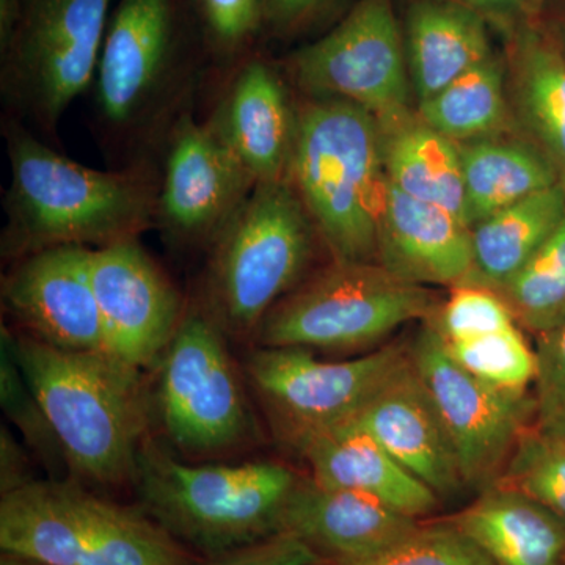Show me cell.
Listing matches in <instances>:
<instances>
[{
    "mask_svg": "<svg viewBox=\"0 0 565 565\" xmlns=\"http://www.w3.org/2000/svg\"><path fill=\"white\" fill-rule=\"evenodd\" d=\"M88 270L107 352L134 370L166 351L180 327V294L137 239L90 248Z\"/></svg>",
    "mask_w": 565,
    "mask_h": 565,
    "instance_id": "15",
    "label": "cell"
},
{
    "mask_svg": "<svg viewBox=\"0 0 565 565\" xmlns=\"http://www.w3.org/2000/svg\"><path fill=\"white\" fill-rule=\"evenodd\" d=\"M497 292L535 337L565 321V212L533 258Z\"/></svg>",
    "mask_w": 565,
    "mask_h": 565,
    "instance_id": "29",
    "label": "cell"
},
{
    "mask_svg": "<svg viewBox=\"0 0 565 565\" xmlns=\"http://www.w3.org/2000/svg\"><path fill=\"white\" fill-rule=\"evenodd\" d=\"M11 180L3 196L6 250L104 247L136 239L156 218L159 180L148 166L98 170L52 150L10 117L3 121Z\"/></svg>",
    "mask_w": 565,
    "mask_h": 565,
    "instance_id": "1",
    "label": "cell"
},
{
    "mask_svg": "<svg viewBox=\"0 0 565 565\" xmlns=\"http://www.w3.org/2000/svg\"><path fill=\"white\" fill-rule=\"evenodd\" d=\"M377 263L415 285L455 288L473 275L471 226L452 212L414 199L388 181L379 225Z\"/></svg>",
    "mask_w": 565,
    "mask_h": 565,
    "instance_id": "20",
    "label": "cell"
},
{
    "mask_svg": "<svg viewBox=\"0 0 565 565\" xmlns=\"http://www.w3.org/2000/svg\"><path fill=\"white\" fill-rule=\"evenodd\" d=\"M404 41L418 104L494 54L489 20L451 0H414L405 14Z\"/></svg>",
    "mask_w": 565,
    "mask_h": 565,
    "instance_id": "24",
    "label": "cell"
},
{
    "mask_svg": "<svg viewBox=\"0 0 565 565\" xmlns=\"http://www.w3.org/2000/svg\"><path fill=\"white\" fill-rule=\"evenodd\" d=\"M319 557L294 535L278 533L255 544L211 556L203 565H315Z\"/></svg>",
    "mask_w": 565,
    "mask_h": 565,
    "instance_id": "36",
    "label": "cell"
},
{
    "mask_svg": "<svg viewBox=\"0 0 565 565\" xmlns=\"http://www.w3.org/2000/svg\"><path fill=\"white\" fill-rule=\"evenodd\" d=\"M520 326L470 340L446 343V351L479 381L509 393H526L534 385L535 351Z\"/></svg>",
    "mask_w": 565,
    "mask_h": 565,
    "instance_id": "30",
    "label": "cell"
},
{
    "mask_svg": "<svg viewBox=\"0 0 565 565\" xmlns=\"http://www.w3.org/2000/svg\"><path fill=\"white\" fill-rule=\"evenodd\" d=\"M207 122L256 184L291 178L297 107L269 62L243 63Z\"/></svg>",
    "mask_w": 565,
    "mask_h": 565,
    "instance_id": "18",
    "label": "cell"
},
{
    "mask_svg": "<svg viewBox=\"0 0 565 565\" xmlns=\"http://www.w3.org/2000/svg\"><path fill=\"white\" fill-rule=\"evenodd\" d=\"M470 226L559 184L548 159L520 134L457 143Z\"/></svg>",
    "mask_w": 565,
    "mask_h": 565,
    "instance_id": "26",
    "label": "cell"
},
{
    "mask_svg": "<svg viewBox=\"0 0 565 565\" xmlns=\"http://www.w3.org/2000/svg\"><path fill=\"white\" fill-rule=\"evenodd\" d=\"M136 478L148 515L207 557L278 534L299 479L275 462H181L151 441L141 446Z\"/></svg>",
    "mask_w": 565,
    "mask_h": 565,
    "instance_id": "5",
    "label": "cell"
},
{
    "mask_svg": "<svg viewBox=\"0 0 565 565\" xmlns=\"http://www.w3.org/2000/svg\"><path fill=\"white\" fill-rule=\"evenodd\" d=\"M291 441L319 484L366 494L415 520L433 514L440 503L429 487L351 419Z\"/></svg>",
    "mask_w": 565,
    "mask_h": 565,
    "instance_id": "21",
    "label": "cell"
},
{
    "mask_svg": "<svg viewBox=\"0 0 565 565\" xmlns=\"http://www.w3.org/2000/svg\"><path fill=\"white\" fill-rule=\"evenodd\" d=\"M0 565H40V564L35 563V561L28 559V557L11 555V553H3L2 561H0Z\"/></svg>",
    "mask_w": 565,
    "mask_h": 565,
    "instance_id": "40",
    "label": "cell"
},
{
    "mask_svg": "<svg viewBox=\"0 0 565 565\" xmlns=\"http://www.w3.org/2000/svg\"><path fill=\"white\" fill-rule=\"evenodd\" d=\"M88 253L90 247L58 245L22 256L3 278V303L43 343L109 355Z\"/></svg>",
    "mask_w": 565,
    "mask_h": 565,
    "instance_id": "16",
    "label": "cell"
},
{
    "mask_svg": "<svg viewBox=\"0 0 565 565\" xmlns=\"http://www.w3.org/2000/svg\"><path fill=\"white\" fill-rule=\"evenodd\" d=\"M182 0H118L96 68V120L110 143L147 158L166 145L192 85Z\"/></svg>",
    "mask_w": 565,
    "mask_h": 565,
    "instance_id": "4",
    "label": "cell"
},
{
    "mask_svg": "<svg viewBox=\"0 0 565 565\" xmlns=\"http://www.w3.org/2000/svg\"><path fill=\"white\" fill-rule=\"evenodd\" d=\"M0 546L40 565H195L150 516L73 482L31 481L2 493Z\"/></svg>",
    "mask_w": 565,
    "mask_h": 565,
    "instance_id": "6",
    "label": "cell"
},
{
    "mask_svg": "<svg viewBox=\"0 0 565 565\" xmlns=\"http://www.w3.org/2000/svg\"><path fill=\"white\" fill-rule=\"evenodd\" d=\"M222 332L206 311L192 310L163 351L159 412L173 444L192 455L232 449L252 430Z\"/></svg>",
    "mask_w": 565,
    "mask_h": 565,
    "instance_id": "11",
    "label": "cell"
},
{
    "mask_svg": "<svg viewBox=\"0 0 565 565\" xmlns=\"http://www.w3.org/2000/svg\"><path fill=\"white\" fill-rule=\"evenodd\" d=\"M424 323L446 343L470 340L519 326L500 294L470 281L449 288L448 297L437 305Z\"/></svg>",
    "mask_w": 565,
    "mask_h": 565,
    "instance_id": "33",
    "label": "cell"
},
{
    "mask_svg": "<svg viewBox=\"0 0 565 565\" xmlns=\"http://www.w3.org/2000/svg\"><path fill=\"white\" fill-rule=\"evenodd\" d=\"M207 43L236 54L264 28L263 0H195Z\"/></svg>",
    "mask_w": 565,
    "mask_h": 565,
    "instance_id": "35",
    "label": "cell"
},
{
    "mask_svg": "<svg viewBox=\"0 0 565 565\" xmlns=\"http://www.w3.org/2000/svg\"><path fill=\"white\" fill-rule=\"evenodd\" d=\"M407 355L455 446L465 484L484 492L500 481L526 433V422L535 415L534 397L503 392L476 379L424 322L407 345Z\"/></svg>",
    "mask_w": 565,
    "mask_h": 565,
    "instance_id": "12",
    "label": "cell"
},
{
    "mask_svg": "<svg viewBox=\"0 0 565 565\" xmlns=\"http://www.w3.org/2000/svg\"><path fill=\"white\" fill-rule=\"evenodd\" d=\"M531 21L565 61V0H542Z\"/></svg>",
    "mask_w": 565,
    "mask_h": 565,
    "instance_id": "39",
    "label": "cell"
},
{
    "mask_svg": "<svg viewBox=\"0 0 565 565\" xmlns=\"http://www.w3.org/2000/svg\"><path fill=\"white\" fill-rule=\"evenodd\" d=\"M6 343L70 467L99 484L136 478L147 430L139 370L29 333L7 334Z\"/></svg>",
    "mask_w": 565,
    "mask_h": 565,
    "instance_id": "2",
    "label": "cell"
},
{
    "mask_svg": "<svg viewBox=\"0 0 565 565\" xmlns=\"http://www.w3.org/2000/svg\"><path fill=\"white\" fill-rule=\"evenodd\" d=\"M419 525L366 494L299 478L282 508L278 533L299 539L319 559L345 561L381 552Z\"/></svg>",
    "mask_w": 565,
    "mask_h": 565,
    "instance_id": "19",
    "label": "cell"
},
{
    "mask_svg": "<svg viewBox=\"0 0 565 565\" xmlns=\"http://www.w3.org/2000/svg\"><path fill=\"white\" fill-rule=\"evenodd\" d=\"M512 115L565 188V61L533 21L503 29Z\"/></svg>",
    "mask_w": 565,
    "mask_h": 565,
    "instance_id": "22",
    "label": "cell"
},
{
    "mask_svg": "<svg viewBox=\"0 0 565 565\" xmlns=\"http://www.w3.org/2000/svg\"><path fill=\"white\" fill-rule=\"evenodd\" d=\"M535 338L537 429L565 437V321Z\"/></svg>",
    "mask_w": 565,
    "mask_h": 565,
    "instance_id": "34",
    "label": "cell"
},
{
    "mask_svg": "<svg viewBox=\"0 0 565 565\" xmlns=\"http://www.w3.org/2000/svg\"><path fill=\"white\" fill-rule=\"evenodd\" d=\"M416 111L456 143L519 134L509 102L504 54L494 52L433 98L419 103Z\"/></svg>",
    "mask_w": 565,
    "mask_h": 565,
    "instance_id": "28",
    "label": "cell"
},
{
    "mask_svg": "<svg viewBox=\"0 0 565 565\" xmlns=\"http://www.w3.org/2000/svg\"><path fill=\"white\" fill-rule=\"evenodd\" d=\"M288 73L307 98L356 104L375 118L411 110L404 29L392 0H359L332 31L294 52Z\"/></svg>",
    "mask_w": 565,
    "mask_h": 565,
    "instance_id": "10",
    "label": "cell"
},
{
    "mask_svg": "<svg viewBox=\"0 0 565 565\" xmlns=\"http://www.w3.org/2000/svg\"><path fill=\"white\" fill-rule=\"evenodd\" d=\"M349 419L440 500L468 490L455 446L408 355Z\"/></svg>",
    "mask_w": 565,
    "mask_h": 565,
    "instance_id": "17",
    "label": "cell"
},
{
    "mask_svg": "<svg viewBox=\"0 0 565 565\" xmlns=\"http://www.w3.org/2000/svg\"><path fill=\"white\" fill-rule=\"evenodd\" d=\"M315 565H494L462 533L440 522L422 523L414 533L381 552L356 559H319Z\"/></svg>",
    "mask_w": 565,
    "mask_h": 565,
    "instance_id": "32",
    "label": "cell"
},
{
    "mask_svg": "<svg viewBox=\"0 0 565 565\" xmlns=\"http://www.w3.org/2000/svg\"><path fill=\"white\" fill-rule=\"evenodd\" d=\"M377 121L388 181L407 195L437 204L467 222L456 141L435 131L412 109Z\"/></svg>",
    "mask_w": 565,
    "mask_h": 565,
    "instance_id": "25",
    "label": "cell"
},
{
    "mask_svg": "<svg viewBox=\"0 0 565 565\" xmlns=\"http://www.w3.org/2000/svg\"><path fill=\"white\" fill-rule=\"evenodd\" d=\"M497 484L527 494L565 522V437L526 429Z\"/></svg>",
    "mask_w": 565,
    "mask_h": 565,
    "instance_id": "31",
    "label": "cell"
},
{
    "mask_svg": "<svg viewBox=\"0 0 565 565\" xmlns=\"http://www.w3.org/2000/svg\"><path fill=\"white\" fill-rule=\"evenodd\" d=\"M318 241L291 178L258 182L211 244L206 313L226 332L255 334L270 308L307 278Z\"/></svg>",
    "mask_w": 565,
    "mask_h": 565,
    "instance_id": "7",
    "label": "cell"
},
{
    "mask_svg": "<svg viewBox=\"0 0 565 565\" xmlns=\"http://www.w3.org/2000/svg\"><path fill=\"white\" fill-rule=\"evenodd\" d=\"M437 292L379 263L332 262L270 308L256 329L264 348L367 353L408 322L427 321Z\"/></svg>",
    "mask_w": 565,
    "mask_h": 565,
    "instance_id": "8",
    "label": "cell"
},
{
    "mask_svg": "<svg viewBox=\"0 0 565 565\" xmlns=\"http://www.w3.org/2000/svg\"><path fill=\"white\" fill-rule=\"evenodd\" d=\"M291 181L332 262L377 263L388 178L371 111L332 98L300 104Z\"/></svg>",
    "mask_w": 565,
    "mask_h": 565,
    "instance_id": "3",
    "label": "cell"
},
{
    "mask_svg": "<svg viewBox=\"0 0 565 565\" xmlns=\"http://www.w3.org/2000/svg\"><path fill=\"white\" fill-rule=\"evenodd\" d=\"M405 356L407 348L401 344L345 360L318 359L302 348L258 345L245 370L294 440L352 418Z\"/></svg>",
    "mask_w": 565,
    "mask_h": 565,
    "instance_id": "13",
    "label": "cell"
},
{
    "mask_svg": "<svg viewBox=\"0 0 565 565\" xmlns=\"http://www.w3.org/2000/svg\"><path fill=\"white\" fill-rule=\"evenodd\" d=\"M154 223L180 243H214L256 181L210 122L184 114L167 137Z\"/></svg>",
    "mask_w": 565,
    "mask_h": 565,
    "instance_id": "14",
    "label": "cell"
},
{
    "mask_svg": "<svg viewBox=\"0 0 565 565\" xmlns=\"http://www.w3.org/2000/svg\"><path fill=\"white\" fill-rule=\"evenodd\" d=\"M451 2L479 11L487 20L505 29L516 22L533 20L542 0H451Z\"/></svg>",
    "mask_w": 565,
    "mask_h": 565,
    "instance_id": "38",
    "label": "cell"
},
{
    "mask_svg": "<svg viewBox=\"0 0 565 565\" xmlns=\"http://www.w3.org/2000/svg\"><path fill=\"white\" fill-rule=\"evenodd\" d=\"M444 522L494 565H565V522L527 494L501 484Z\"/></svg>",
    "mask_w": 565,
    "mask_h": 565,
    "instance_id": "23",
    "label": "cell"
},
{
    "mask_svg": "<svg viewBox=\"0 0 565 565\" xmlns=\"http://www.w3.org/2000/svg\"><path fill=\"white\" fill-rule=\"evenodd\" d=\"M564 212L565 188L557 184L471 226L473 275L470 282L494 291L503 288L533 258Z\"/></svg>",
    "mask_w": 565,
    "mask_h": 565,
    "instance_id": "27",
    "label": "cell"
},
{
    "mask_svg": "<svg viewBox=\"0 0 565 565\" xmlns=\"http://www.w3.org/2000/svg\"><path fill=\"white\" fill-rule=\"evenodd\" d=\"M114 0H17L0 43V85L17 120L57 131L70 104L95 81Z\"/></svg>",
    "mask_w": 565,
    "mask_h": 565,
    "instance_id": "9",
    "label": "cell"
},
{
    "mask_svg": "<svg viewBox=\"0 0 565 565\" xmlns=\"http://www.w3.org/2000/svg\"><path fill=\"white\" fill-rule=\"evenodd\" d=\"M344 0H263L264 28L280 36L296 35L329 17Z\"/></svg>",
    "mask_w": 565,
    "mask_h": 565,
    "instance_id": "37",
    "label": "cell"
}]
</instances>
